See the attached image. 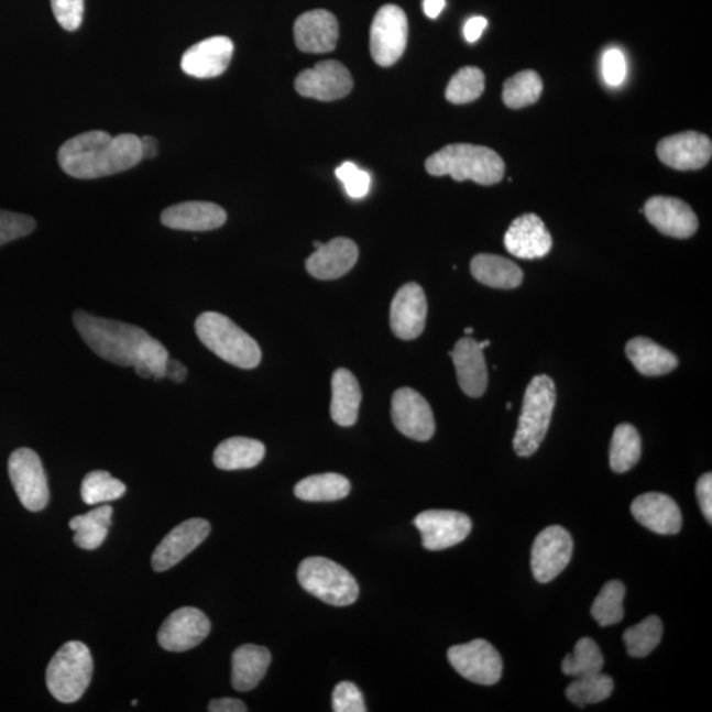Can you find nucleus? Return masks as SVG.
<instances>
[{"label":"nucleus","mask_w":712,"mask_h":712,"mask_svg":"<svg viewBox=\"0 0 712 712\" xmlns=\"http://www.w3.org/2000/svg\"><path fill=\"white\" fill-rule=\"evenodd\" d=\"M348 478L328 472L303 479L295 488V495L304 502L322 503L341 501L350 494Z\"/></svg>","instance_id":"473e14b6"},{"label":"nucleus","mask_w":712,"mask_h":712,"mask_svg":"<svg viewBox=\"0 0 712 712\" xmlns=\"http://www.w3.org/2000/svg\"><path fill=\"white\" fill-rule=\"evenodd\" d=\"M625 585L621 581H610L603 585L591 607V616L601 627L621 623L624 617Z\"/></svg>","instance_id":"58836bf2"},{"label":"nucleus","mask_w":712,"mask_h":712,"mask_svg":"<svg viewBox=\"0 0 712 712\" xmlns=\"http://www.w3.org/2000/svg\"><path fill=\"white\" fill-rule=\"evenodd\" d=\"M91 676L90 649L81 642H69L57 650L46 668V687L58 702L75 703L88 690Z\"/></svg>","instance_id":"423d86ee"},{"label":"nucleus","mask_w":712,"mask_h":712,"mask_svg":"<svg viewBox=\"0 0 712 712\" xmlns=\"http://www.w3.org/2000/svg\"><path fill=\"white\" fill-rule=\"evenodd\" d=\"M35 229L36 222L32 217L0 210V245L30 235Z\"/></svg>","instance_id":"79ce46f5"},{"label":"nucleus","mask_w":712,"mask_h":712,"mask_svg":"<svg viewBox=\"0 0 712 712\" xmlns=\"http://www.w3.org/2000/svg\"><path fill=\"white\" fill-rule=\"evenodd\" d=\"M472 332H474V329H472V328H465L464 329V335L470 336V335H472Z\"/></svg>","instance_id":"6e6d98bb"},{"label":"nucleus","mask_w":712,"mask_h":712,"mask_svg":"<svg viewBox=\"0 0 712 712\" xmlns=\"http://www.w3.org/2000/svg\"><path fill=\"white\" fill-rule=\"evenodd\" d=\"M336 176L342 182L349 197L361 199L369 195L371 177L368 172L358 168L354 163L346 162L336 169Z\"/></svg>","instance_id":"37998d69"},{"label":"nucleus","mask_w":712,"mask_h":712,"mask_svg":"<svg viewBox=\"0 0 712 712\" xmlns=\"http://www.w3.org/2000/svg\"><path fill=\"white\" fill-rule=\"evenodd\" d=\"M9 474L20 503L32 512H39L50 502L48 481H46L42 459L35 451L26 448L12 452L9 459Z\"/></svg>","instance_id":"1a4fd4ad"},{"label":"nucleus","mask_w":712,"mask_h":712,"mask_svg":"<svg viewBox=\"0 0 712 712\" xmlns=\"http://www.w3.org/2000/svg\"><path fill=\"white\" fill-rule=\"evenodd\" d=\"M111 516L110 505H101L86 515L73 517L69 527L75 532L77 547L85 550H95L101 547L109 534Z\"/></svg>","instance_id":"2f4dec72"},{"label":"nucleus","mask_w":712,"mask_h":712,"mask_svg":"<svg viewBox=\"0 0 712 712\" xmlns=\"http://www.w3.org/2000/svg\"><path fill=\"white\" fill-rule=\"evenodd\" d=\"M627 357L635 369L645 376H660L677 369L678 359L662 346L649 338L637 337L625 348Z\"/></svg>","instance_id":"c85d7f7f"},{"label":"nucleus","mask_w":712,"mask_h":712,"mask_svg":"<svg viewBox=\"0 0 712 712\" xmlns=\"http://www.w3.org/2000/svg\"><path fill=\"white\" fill-rule=\"evenodd\" d=\"M429 175L450 176L456 182L471 179L479 185H495L505 175L503 158L494 150L474 144H450L432 153L425 163Z\"/></svg>","instance_id":"7ed1b4c3"},{"label":"nucleus","mask_w":712,"mask_h":712,"mask_svg":"<svg viewBox=\"0 0 712 712\" xmlns=\"http://www.w3.org/2000/svg\"><path fill=\"white\" fill-rule=\"evenodd\" d=\"M414 524L420 530L423 547L432 551L456 547L472 529L470 517L457 511H425L416 516Z\"/></svg>","instance_id":"f8f14e48"},{"label":"nucleus","mask_w":712,"mask_h":712,"mask_svg":"<svg viewBox=\"0 0 712 712\" xmlns=\"http://www.w3.org/2000/svg\"><path fill=\"white\" fill-rule=\"evenodd\" d=\"M73 322L85 343L105 361L121 368H134L143 379H165L168 351L142 328L96 317L84 310L75 313Z\"/></svg>","instance_id":"f257e3e1"},{"label":"nucleus","mask_w":712,"mask_h":712,"mask_svg":"<svg viewBox=\"0 0 712 712\" xmlns=\"http://www.w3.org/2000/svg\"><path fill=\"white\" fill-rule=\"evenodd\" d=\"M484 73L475 66L459 69L446 88V99L450 103L464 105L477 101L484 91Z\"/></svg>","instance_id":"ea45409f"},{"label":"nucleus","mask_w":712,"mask_h":712,"mask_svg":"<svg viewBox=\"0 0 712 712\" xmlns=\"http://www.w3.org/2000/svg\"><path fill=\"white\" fill-rule=\"evenodd\" d=\"M295 88L299 96L330 102L349 96L354 81L343 64L328 59L299 73Z\"/></svg>","instance_id":"ddd939ff"},{"label":"nucleus","mask_w":712,"mask_h":712,"mask_svg":"<svg viewBox=\"0 0 712 712\" xmlns=\"http://www.w3.org/2000/svg\"><path fill=\"white\" fill-rule=\"evenodd\" d=\"M234 44L226 36L202 40L184 53L182 69L185 75L195 78H215L223 75L229 68Z\"/></svg>","instance_id":"aec40b11"},{"label":"nucleus","mask_w":712,"mask_h":712,"mask_svg":"<svg viewBox=\"0 0 712 712\" xmlns=\"http://www.w3.org/2000/svg\"><path fill=\"white\" fill-rule=\"evenodd\" d=\"M488 19L483 17L470 18L463 26V35L465 42L475 43L483 35L485 29H488Z\"/></svg>","instance_id":"09e8293b"},{"label":"nucleus","mask_w":712,"mask_h":712,"mask_svg":"<svg viewBox=\"0 0 712 712\" xmlns=\"http://www.w3.org/2000/svg\"><path fill=\"white\" fill-rule=\"evenodd\" d=\"M471 274L479 283L497 289H514L523 283V271L510 259L481 254L472 259Z\"/></svg>","instance_id":"c756f323"},{"label":"nucleus","mask_w":712,"mask_h":712,"mask_svg":"<svg viewBox=\"0 0 712 712\" xmlns=\"http://www.w3.org/2000/svg\"><path fill=\"white\" fill-rule=\"evenodd\" d=\"M572 538L560 525L545 528L532 548L530 567L537 582L549 583L570 563Z\"/></svg>","instance_id":"9b49d317"},{"label":"nucleus","mask_w":712,"mask_h":712,"mask_svg":"<svg viewBox=\"0 0 712 712\" xmlns=\"http://www.w3.org/2000/svg\"><path fill=\"white\" fill-rule=\"evenodd\" d=\"M408 31V19L401 7L383 6L376 12L370 32V50L374 62L383 68L396 64L407 48Z\"/></svg>","instance_id":"6e6552de"},{"label":"nucleus","mask_w":712,"mask_h":712,"mask_svg":"<svg viewBox=\"0 0 712 712\" xmlns=\"http://www.w3.org/2000/svg\"><path fill=\"white\" fill-rule=\"evenodd\" d=\"M228 215L216 204L191 201L169 206L162 212V223L179 231H211L226 223Z\"/></svg>","instance_id":"a878e982"},{"label":"nucleus","mask_w":712,"mask_h":712,"mask_svg":"<svg viewBox=\"0 0 712 712\" xmlns=\"http://www.w3.org/2000/svg\"><path fill=\"white\" fill-rule=\"evenodd\" d=\"M124 483L102 470L89 472L81 485L83 501L88 505L117 501L124 495Z\"/></svg>","instance_id":"a19ab883"},{"label":"nucleus","mask_w":712,"mask_h":712,"mask_svg":"<svg viewBox=\"0 0 712 712\" xmlns=\"http://www.w3.org/2000/svg\"><path fill=\"white\" fill-rule=\"evenodd\" d=\"M664 627L661 618L648 616L642 623L625 631L623 640L628 655L634 658L647 657L661 643Z\"/></svg>","instance_id":"4c0bfd02"},{"label":"nucleus","mask_w":712,"mask_h":712,"mask_svg":"<svg viewBox=\"0 0 712 712\" xmlns=\"http://www.w3.org/2000/svg\"><path fill=\"white\" fill-rule=\"evenodd\" d=\"M53 15L66 31H77L83 24L84 0H51Z\"/></svg>","instance_id":"a18cd8bd"},{"label":"nucleus","mask_w":712,"mask_h":712,"mask_svg":"<svg viewBox=\"0 0 712 712\" xmlns=\"http://www.w3.org/2000/svg\"><path fill=\"white\" fill-rule=\"evenodd\" d=\"M543 79L535 70H523L504 83L503 101L510 109H523L540 99Z\"/></svg>","instance_id":"f704fd0d"},{"label":"nucleus","mask_w":712,"mask_h":712,"mask_svg":"<svg viewBox=\"0 0 712 712\" xmlns=\"http://www.w3.org/2000/svg\"><path fill=\"white\" fill-rule=\"evenodd\" d=\"M359 250L349 238H336L322 244L306 261V270L318 281H335L348 274L358 262Z\"/></svg>","instance_id":"b1692460"},{"label":"nucleus","mask_w":712,"mask_h":712,"mask_svg":"<svg viewBox=\"0 0 712 712\" xmlns=\"http://www.w3.org/2000/svg\"><path fill=\"white\" fill-rule=\"evenodd\" d=\"M507 408H508V409H511V408H512V404H511V403H508Z\"/></svg>","instance_id":"bf43d9fd"},{"label":"nucleus","mask_w":712,"mask_h":712,"mask_svg":"<svg viewBox=\"0 0 712 712\" xmlns=\"http://www.w3.org/2000/svg\"><path fill=\"white\" fill-rule=\"evenodd\" d=\"M332 711L336 712H365L362 691L355 683L344 681L338 683L332 691Z\"/></svg>","instance_id":"c03bdc74"},{"label":"nucleus","mask_w":712,"mask_h":712,"mask_svg":"<svg viewBox=\"0 0 712 712\" xmlns=\"http://www.w3.org/2000/svg\"><path fill=\"white\" fill-rule=\"evenodd\" d=\"M132 704H134V706H136L138 701H136V700H135V701H132Z\"/></svg>","instance_id":"13d9d810"},{"label":"nucleus","mask_w":712,"mask_h":712,"mask_svg":"<svg viewBox=\"0 0 712 712\" xmlns=\"http://www.w3.org/2000/svg\"><path fill=\"white\" fill-rule=\"evenodd\" d=\"M489 346H490V341L479 342V348H481L482 350H484L485 348H489Z\"/></svg>","instance_id":"5fc2aeb1"},{"label":"nucleus","mask_w":712,"mask_h":712,"mask_svg":"<svg viewBox=\"0 0 712 712\" xmlns=\"http://www.w3.org/2000/svg\"><path fill=\"white\" fill-rule=\"evenodd\" d=\"M211 623L202 611L184 607L172 612L158 631L160 647L168 651L190 650L209 636Z\"/></svg>","instance_id":"4468645a"},{"label":"nucleus","mask_w":712,"mask_h":712,"mask_svg":"<svg viewBox=\"0 0 712 712\" xmlns=\"http://www.w3.org/2000/svg\"><path fill=\"white\" fill-rule=\"evenodd\" d=\"M211 712H245L248 706L242 701L234 698H222V700L211 701L209 704Z\"/></svg>","instance_id":"8fccbe9b"},{"label":"nucleus","mask_w":712,"mask_h":712,"mask_svg":"<svg viewBox=\"0 0 712 712\" xmlns=\"http://www.w3.org/2000/svg\"><path fill=\"white\" fill-rule=\"evenodd\" d=\"M143 160L155 158L158 153V142L156 138L143 136L141 138Z\"/></svg>","instance_id":"603ef678"},{"label":"nucleus","mask_w":712,"mask_h":712,"mask_svg":"<svg viewBox=\"0 0 712 712\" xmlns=\"http://www.w3.org/2000/svg\"><path fill=\"white\" fill-rule=\"evenodd\" d=\"M392 421L405 437L427 442L435 436L436 423L430 405L412 388H401L392 397Z\"/></svg>","instance_id":"2eb2a0df"},{"label":"nucleus","mask_w":712,"mask_h":712,"mask_svg":"<svg viewBox=\"0 0 712 712\" xmlns=\"http://www.w3.org/2000/svg\"><path fill=\"white\" fill-rule=\"evenodd\" d=\"M57 158L62 169L70 177H108L134 168L142 162L141 138L88 131L66 141L58 150Z\"/></svg>","instance_id":"f03ea898"},{"label":"nucleus","mask_w":712,"mask_h":712,"mask_svg":"<svg viewBox=\"0 0 712 712\" xmlns=\"http://www.w3.org/2000/svg\"><path fill=\"white\" fill-rule=\"evenodd\" d=\"M631 512L643 527L657 535H677L682 528V514L677 503L658 492L637 496Z\"/></svg>","instance_id":"4be33fe9"},{"label":"nucleus","mask_w":712,"mask_h":712,"mask_svg":"<svg viewBox=\"0 0 712 712\" xmlns=\"http://www.w3.org/2000/svg\"><path fill=\"white\" fill-rule=\"evenodd\" d=\"M449 662L465 680L491 687L501 681L503 661L494 645L478 638L468 644L456 645L448 651Z\"/></svg>","instance_id":"9d476101"},{"label":"nucleus","mask_w":712,"mask_h":712,"mask_svg":"<svg viewBox=\"0 0 712 712\" xmlns=\"http://www.w3.org/2000/svg\"><path fill=\"white\" fill-rule=\"evenodd\" d=\"M196 332L206 348L235 368L252 370L262 361L255 339L221 313H202L197 318Z\"/></svg>","instance_id":"20e7f679"},{"label":"nucleus","mask_w":712,"mask_h":712,"mask_svg":"<svg viewBox=\"0 0 712 712\" xmlns=\"http://www.w3.org/2000/svg\"><path fill=\"white\" fill-rule=\"evenodd\" d=\"M697 497L706 521L712 523V474L708 472L697 483Z\"/></svg>","instance_id":"de8ad7c7"},{"label":"nucleus","mask_w":712,"mask_h":712,"mask_svg":"<svg viewBox=\"0 0 712 712\" xmlns=\"http://www.w3.org/2000/svg\"><path fill=\"white\" fill-rule=\"evenodd\" d=\"M313 245H315L316 249H319V248H321L322 243L315 242V243H313Z\"/></svg>","instance_id":"4d7b16f0"},{"label":"nucleus","mask_w":712,"mask_h":712,"mask_svg":"<svg viewBox=\"0 0 712 712\" xmlns=\"http://www.w3.org/2000/svg\"><path fill=\"white\" fill-rule=\"evenodd\" d=\"M650 224L668 235L687 239L698 230V218L693 209L682 199L656 196L648 199L643 210Z\"/></svg>","instance_id":"6ab92c4d"},{"label":"nucleus","mask_w":712,"mask_h":712,"mask_svg":"<svg viewBox=\"0 0 712 712\" xmlns=\"http://www.w3.org/2000/svg\"><path fill=\"white\" fill-rule=\"evenodd\" d=\"M271 660V651L265 647L254 644L239 647L232 655V687L241 693L255 689L267 673Z\"/></svg>","instance_id":"bb28decb"},{"label":"nucleus","mask_w":712,"mask_h":712,"mask_svg":"<svg viewBox=\"0 0 712 712\" xmlns=\"http://www.w3.org/2000/svg\"><path fill=\"white\" fill-rule=\"evenodd\" d=\"M427 315L428 302L421 286L405 284L391 305V329L397 338L410 341L423 335Z\"/></svg>","instance_id":"a211bd4d"},{"label":"nucleus","mask_w":712,"mask_h":712,"mask_svg":"<svg viewBox=\"0 0 712 712\" xmlns=\"http://www.w3.org/2000/svg\"><path fill=\"white\" fill-rule=\"evenodd\" d=\"M210 529L209 522L204 518H190V521L177 525L153 551V570L166 571L182 562L208 538Z\"/></svg>","instance_id":"dca6fc26"},{"label":"nucleus","mask_w":712,"mask_h":712,"mask_svg":"<svg viewBox=\"0 0 712 712\" xmlns=\"http://www.w3.org/2000/svg\"><path fill=\"white\" fill-rule=\"evenodd\" d=\"M331 418L339 427H352L362 402L361 385L349 370L338 369L331 381Z\"/></svg>","instance_id":"cd10ccee"},{"label":"nucleus","mask_w":712,"mask_h":712,"mask_svg":"<svg viewBox=\"0 0 712 712\" xmlns=\"http://www.w3.org/2000/svg\"><path fill=\"white\" fill-rule=\"evenodd\" d=\"M602 75L604 81L610 86H618L624 83L627 76V63L623 53L618 50H609L602 59Z\"/></svg>","instance_id":"49530a36"},{"label":"nucleus","mask_w":712,"mask_h":712,"mask_svg":"<svg viewBox=\"0 0 712 712\" xmlns=\"http://www.w3.org/2000/svg\"><path fill=\"white\" fill-rule=\"evenodd\" d=\"M657 155L665 165L677 171L701 169L712 156L711 139L701 132H681L662 139L657 145Z\"/></svg>","instance_id":"f3484780"},{"label":"nucleus","mask_w":712,"mask_h":712,"mask_svg":"<svg viewBox=\"0 0 712 712\" xmlns=\"http://www.w3.org/2000/svg\"><path fill=\"white\" fill-rule=\"evenodd\" d=\"M297 579L309 594L336 607L350 605L357 602L359 596L357 579L349 570L329 558H306L299 563Z\"/></svg>","instance_id":"0eeeda50"},{"label":"nucleus","mask_w":712,"mask_h":712,"mask_svg":"<svg viewBox=\"0 0 712 712\" xmlns=\"http://www.w3.org/2000/svg\"><path fill=\"white\" fill-rule=\"evenodd\" d=\"M550 232L543 219L536 215H524L515 219L504 237L505 249L511 255L525 261L547 256L551 250Z\"/></svg>","instance_id":"412c9836"},{"label":"nucleus","mask_w":712,"mask_h":712,"mask_svg":"<svg viewBox=\"0 0 712 712\" xmlns=\"http://www.w3.org/2000/svg\"><path fill=\"white\" fill-rule=\"evenodd\" d=\"M614 691V680L601 673L576 678L567 689L568 700L578 708H585L609 700Z\"/></svg>","instance_id":"c9c22d12"},{"label":"nucleus","mask_w":712,"mask_h":712,"mask_svg":"<svg viewBox=\"0 0 712 712\" xmlns=\"http://www.w3.org/2000/svg\"><path fill=\"white\" fill-rule=\"evenodd\" d=\"M445 0H424V12L430 19H437L445 9Z\"/></svg>","instance_id":"864d4df0"},{"label":"nucleus","mask_w":712,"mask_h":712,"mask_svg":"<svg viewBox=\"0 0 712 712\" xmlns=\"http://www.w3.org/2000/svg\"><path fill=\"white\" fill-rule=\"evenodd\" d=\"M642 457V438L634 425L622 424L614 431L610 446L611 469L623 474L635 468Z\"/></svg>","instance_id":"72a5a7b5"},{"label":"nucleus","mask_w":712,"mask_h":712,"mask_svg":"<svg viewBox=\"0 0 712 712\" xmlns=\"http://www.w3.org/2000/svg\"><path fill=\"white\" fill-rule=\"evenodd\" d=\"M188 376V371L183 363L168 358L165 364V377H168L173 383H183Z\"/></svg>","instance_id":"3c124183"},{"label":"nucleus","mask_w":712,"mask_h":712,"mask_svg":"<svg viewBox=\"0 0 712 712\" xmlns=\"http://www.w3.org/2000/svg\"><path fill=\"white\" fill-rule=\"evenodd\" d=\"M450 357L456 365L459 387L470 397H481L488 388L489 375L479 342L470 337L459 339Z\"/></svg>","instance_id":"393cba45"},{"label":"nucleus","mask_w":712,"mask_h":712,"mask_svg":"<svg viewBox=\"0 0 712 712\" xmlns=\"http://www.w3.org/2000/svg\"><path fill=\"white\" fill-rule=\"evenodd\" d=\"M265 448L261 441L245 437H232L218 445L212 461L224 471L255 468L263 461Z\"/></svg>","instance_id":"7c9ffc66"},{"label":"nucleus","mask_w":712,"mask_h":712,"mask_svg":"<svg viewBox=\"0 0 712 712\" xmlns=\"http://www.w3.org/2000/svg\"><path fill=\"white\" fill-rule=\"evenodd\" d=\"M604 658L598 644L589 637H583L576 644L574 651L563 658L562 671L572 678L601 673Z\"/></svg>","instance_id":"e433bc0d"},{"label":"nucleus","mask_w":712,"mask_h":712,"mask_svg":"<svg viewBox=\"0 0 712 712\" xmlns=\"http://www.w3.org/2000/svg\"><path fill=\"white\" fill-rule=\"evenodd\" d=\"M556 407V385L547 375L532 379L514 439L517 456L530 457L540 448Z\"/></svg>","instance_id":"39448f33"},{"label":"nucleus","mask_w":712,"mask_h":712,"mask_svg":"<svg viewBox=\"0 0 712 712\" xmlns=\"http://www.w3.org/2000/svg\"><path fill=\"white\" fill-rule=\"evenodd\" d=\"M339 37L338 20L331 12L315 10L303 13L295 23V40L305 53H329Z\"/></svg>","instance_id":"5701e85b"}]
</instances>
